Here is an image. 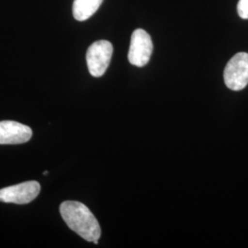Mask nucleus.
<instances>
[{"label": "nucleus", "mask_w": 248, "mask_h": 248, "mask_svg": "<svg viewBox=\"0 0 248 248\" xmlns=\"http://www.w3.org/2000/svg\"><path fill=\"white\" fill-rule=\"evenodd\" d=\"M60 213L67 226L88 242L99 239L101 228L94 214L85 204L67 201L61 204Z\"/></svg>", "instance_id": "nucleus-1"}, {"label": "nucleus", "mask_w": 248, "mask_h": 248, "mask_svg": "<svg viewBox=\"0 0 248 248\" xmlns=\"http://www.w3.org/2000/svg\"><path fill=\"white\" fill-rule=\"evenodd\" d=\"M223 78L226 87L233 91H239L248 85V53H236L227 62Z\"/></svg>", "instance_id": "nucleus-2"}, {"label": "nucleus", "mask_w": 248, "mask_h": 248, "mask_svg": "<svg viewBox=\"0 0 248 248\" xmlns=\"http://www.w3.org/2000/svg\"><path fill=\"white\" fill-rule=\"evenodd\" d=\"M113 53L112 45L100 40L89 46L87 52V63L89 71L92 77H102L107 71Z\"/></svg>", "instance_id": "nucleus-3"}, {"label": "nucleus", "mask_w": 248, "mask_h": 248, "mask_svg": "<svg viewBox=\"0 0 248 248\" xmlns=\"http://www.w3.org/2000/svg\"><path fill=\"white\" fill-rule=\"evenodd\" d=\"M153 53V42L150 35L142 29L135 30L132 34L128 53L129 62L133 65L142 67L150 60Z\"/></svg>", "instance_id": "nucleus-4"}, {"label": "nucleus", "mask_w": 248, "mask_h": 248, "mask_svg": "<svg viewBox=\"0 0 248 248\" xmlns=\"http://www.w3.org/2000/svg\"><path fill=\"white\" fill-rule=\"evenodd\" d=\"M41 191L37 181H27L0 189V202L7 203L27 204L31 202Z\"/></svg>", "instance_id": "nucleus-5"}, {"label": "nucleus", "mask_w": 248, "mask_h": 248, "mask_svg": "<svg viewBox=\"0 0 248 248\" xmlns=\"http://www.w3.org/2000/svg\"><path fill=\"white\" fill-rule=\"evenodd\" d=\"M31 129L13 121L0 122V144H19L31 140Z\"/></svg>", "instance_id": "nucleus-6"}, {"label": "nucleus", "mask_w": 248, "mask_h": 248, "mask_svg": "<svg viewBox=\"0 0 248 248\" xmlns=\"http://www.w3.org/2000/svg\"><path fill=\"white\" fill-rule=\"evenodd\" d=\"M103 0H74L73 15L78 21L89 19L96 13Z\"/></svg>", "instance_id": "nucleus-7"}, {"label": "nucleus", "mask_w": 248, "mask_h": 248, "mask_svg": "<svg viewBox=\"0 0 248 248\" xmlns=\"http://www.w3.org/2000/svg\"><path fill=\"white\" fill-rule=\"evenodd\" d=\"M237 11L241 18L248 19V0H239Z\"/></svg>", "instance_id": "nucleus-8"}, {"label": "nucleus", "mask_w": 248, "mask_h": 248, "mask_svg": "<svg viewBox=\"0 0 248 248\" xmlns=\"http://www.w3.org/2000/svg\"><path fill=\"white\" fill-rule=\"evenodd\" d=\"M48 174V172L47 171H45V173H44V175H47Z\"/></svg>", "instance_id": "nucleus-9"}]
</instances>
